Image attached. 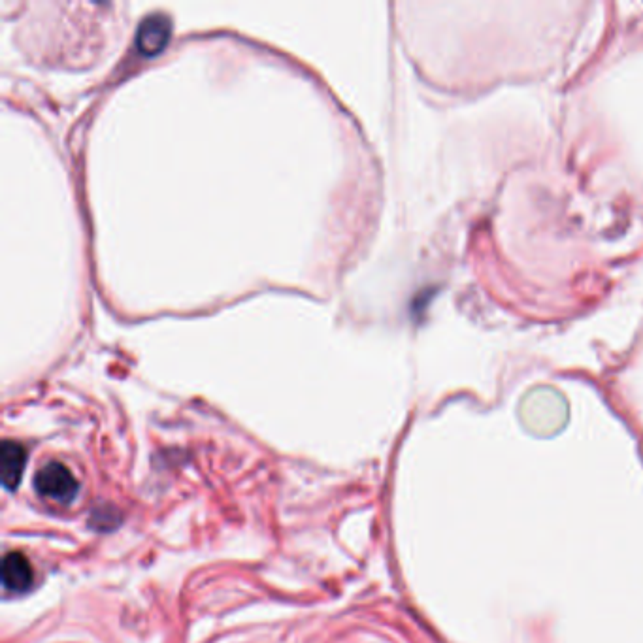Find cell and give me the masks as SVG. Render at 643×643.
<instances>
[{"mask_svg": "<svg viewBox=\"0 0 643 643\" xmlns=\"http://www.w3.org/2000/svg\"><path fill=\"white\" fill-rule=\"evenodd\" d=\"M34 485L40 495L48 496L57 502H70L78 493V481L72 472L61 462H50L38 470Z\"/></svg>", "mask_w": 643, "mask_h": 643, "instance_id": "obj_1", "label": "cell"}, {"mask_svg": "<svg viewBox=\"0 0 643 643\" xmlns=\"http://www.w3.org/2000/svg\"><path fill=\"white\" fill-rule=\"evenodd\" d=\"M172 23L165 14L148 16L136 31V48L144 55H157L170 40Z\"/></svg>", "mask_w": 643, "mask_h": 643, "instance_id": "obj_2", "label": "cell"}, {"mask_svg": "<svg viewBox=\"0 0 643 643\" xmlns=\"http://www.w3.org/2000/svg\"><path fill=\"white\" fill-rule=\"evenodd\" d=\"M34 572L31 562L21 553H8L2 561L4 587L14 593H25L33 585Z\"/></svg>", "mask_w": 643, "mask_h": 643, "instance_id": "obj_3", "label": "cell"}, {"mask_svg": "<svg viewBox=\"0 0 643 643\" xmlns=\"http://www.w3.org/2000/svg\"><path fill=\"white\" fill-rule=\"evenodd\" d=\"M27 453L21 444L6 440L0 447V470H2V483L6 489H16L23 478Z\"/></svg>", "mask_w": 643, "mask_h": 643, "instance_id": "obj_4", "label": "cell"}]
</instances>
